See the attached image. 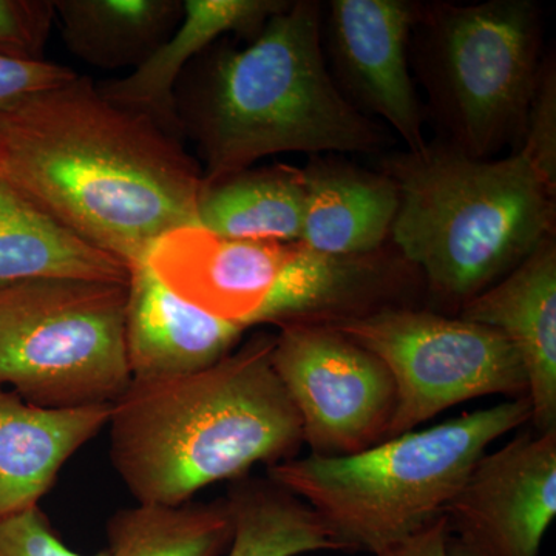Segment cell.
<instances>
[{
    "label": "cell",
    "mask_w": 556,
    "mask_h": 556,
    "mask_svg": "<svg viewBox=\"0 0 556 556\" xmlns=\"http://www.w3.org/2000/svg\"><path fill=\"white\" fill-rule=\"evenodd\" d=\"M0 179L126 265L169 230L199 225L203 174L181 138L86 76L0 115Z\"/></svg>",
    "instance_id": "cell-1"
},
{
    "label": "cell",
    "mask_w": 556,
    "mask_h": 556,
    "mask_svg": "<svg viewBox=\"0 0 556 556\" xmlns=\"http://www.w3.org/2000/svg\"><path fill=\"white\" fill-rule=\"evenodd\" d=\"M324 7L294 0L243 49L215 42L182 72L175 104L197 148L203 185L285 152L368 153L388 144L340 93L321 46Z\"/></svg>",
    "instance_id": "cell-2"
},
{
    "label": "cell",
    "mask_w": 556,
    "mask_h": 556,
    "mask_svg": "<svg viewBox=\"0 0 556 556\" xmlns=\"http://www.w3.org/2000/svg\"><path fill=\"white\" fill-rule=\"evenodd\" d=\"M274 342L257 332L203 371L131 380L112 404L110 459L138 504L181 506L255 464L292 459L302 420L274 371Z\"/></svg>",
    "instance_id": "cell-3"
},
{
    "label": "cell",
    "mask_w": 556,
    "mask_h": 556,
    "mask_svg": "<svg viewBox=\"0 0 556 556\" xmlns=\"http://www.w3.org/2000/svg\"><path fill=\"white\" fill-rule=\"evenodd\" d=\"M379 170L399 195L390 243L444 308L459 313L555 237L556 186L521 152L477 160L439 141L388 153Z\"/></svg>",
    "instance_id": "cell-4"
},
{
    "label": "cell",
    "mask_w": 556,
    "mask_h": 556,
    "mask_svg": "<svg viewBox=\"0 0 556 556\" xmlns=\"http://www.w3.org/2000/svg\"><path fill=\"white\" fill-rule=\"evenodd\" d=\"M529 420V397L514 399L356 455L283 460L268 478L305 501L343 552L376 555L441 518L489 445Z\"/></svg>",
    "instance_id": "cell-5"
},
{
    "label": "cell",
    "mask_w": 556,
    "mask_h": 556,
    "mask_svg": "<svg viewBox=\"0 0 556 556\" xmlns=\"http://www.w3.org/2000/svg\"><path fill=\"white\" fill-rule=\"evenodd\" d=\"M543 16L532 0L417 2L409 64L445 142L492 160L517 152L541 68Z\"/></svg>",
    "instance_id": "cell-6"
},
{
    "label": "cell",
    "mask_w": 556,
    "mask_h": 556,
    "mask_svg": "<svg viewBox=\"0 0 556 556\" xmlns=\"http://www.w3.org/2000/svg\"><path fill=\"white\" fill-rule=\"evenodd\" d=\"M127 283L50 277L0 288V388L30 404H115L131 383Z\"/></svg>",
    "instance_id": "cell-7"
},
{
    "label": "cell",
    "mask_w": 556,
    "mask_h": 556,
    "mask_svg": "<svg viewBox=\"0 0 556 556\" xmlns=\"http://www.w3.org/2000/svg\"><path fill=\"white\" fill-rule=\"evenodd\" d=\"M328 328L367 348L390 369L397 405L387 439L471 399H521L529 391L515 346L495 329L459 316L407 306Z\"/></svg>",
    "instance_id": "cell-8"
},
{
    "label": "cell",
    "mask_w": 556,
    "mask_h": 556,
    "mask_svg": "<svg viewBox=\"0 0 556 556\" xmlns=\"http://www.w3.org/2000/svg\"><path fill=\"white\" fill-rule=\"evenodd\" d=\"M278 329L274 371L298 409L311 455H356L386 441L397 390L382 358L332 328Z\"/></svg>",
    "instance_id": "cell-9"
},
{
    "label": "cell",
    "mask_w": 556,
    "mask_h": 556,
    "mask_svg": "<svg viewBox=\"0 0 556 556\" xmlns=\"http://www.w3.org/2000/svg\"><path fill=\"white\" fill-rule=\"evenodd\" d=\"M450 556H538L556 517V431L478 460L445 508Z\"/></svg>",
    "instance_id": "cell-10"
},
{
    "label": "cell",
    "mask_w": 556,
    "mask_h": 556,
    "mask_svg": "<svg viewBox=\"0 0 556 556\" xmlns=\"http://www.w3.org/2000/svg\"><path fill=\"white\" fill-rule=\"evenodd\" d=\"M417 2L331 0L321 21L340 93L364 113L386 119L409 152L427 148L426 110L409 72V35Z\"/></svg>",
    "instance_id": "cell-11"
},
{
    "label": "cell",
    "mask_w": 556,
    "mask_h": 556,
    "mask_svg": "<svg viewBox=\"0 0 556 556\" xmlns=\"http://www.w3.org/2000/svg\"><path fill=\"white\" fill-rule=\"evenodd\" d=\"M424 278L393 244L362 254H325L289 244L280 276L244 327H329L391 308H407ZM426 289V287H424Z\"/></svg>",
    "instance_id": "cell-12"
},
{
    "label": "cell",
    "mask_w": 556,
    "mask_h": 556,
    "mask_svg": "<svg viewBox=\"0 0 556 556\" xmlns=\"http://www.w3.org/2000/svg\"><path fill=\"white\" fill-rule=\"evenodd\" d=\"M289 244L225 239L188 225L161 236L144 258L179 299L244 327L280 276Z\"/></svg>",
    "instance_id": "cell-13"
},
{
    "label": "cell",
    "mask_w": 556,
    "mask_h": 556,
    "mask_svg": "<svg viewBox=\"0 0 556 556\" xmlns=\"http://www.w3.org/2000/svg\"><path fill=\"white\" fill-rule=\"evenodd\" d=\"M126 332L131 380L178 378L229 356L247 328L190 305L170 291L146 258L127 265Z\"/></svg>",
    "instance_id": "cell-14"
},
{
    "label": "cell",
    "mask_w": 556,
    "mask_h": 556,
    "mask_svg": "<svg viewBox=\"0 0 556 556\" xmlns=\"http://www.w3.org/2000/svg\"><path fill=\"white\" fill-rule=\"evenodd\" d=\"M457 316L501 332L525 365L538 434L556 431V241L538 247Z\"/></svg>",
    "instance_id": "cell-15"
},
{
    "label": "cell",
    "mask_w": 556,
    "mask_h": 556,
    "mask_svg": "<svg viewBox=\"0 0 556 556\" xmlns=\"http://www.w3.org/2000/svg\"><path fill=\"white\" fill-rule=\"evenodd\" d=\"M112 405L47 408L0 388V518L39 506L65 463L109 426Z\"/></svg>",
    "instance_id": "cell-16"
},
{
    "label": "cell",
    "mask_w": 556,
    "mask_h": 556,
    "mask_svg": "<svg viewBox=\"0 0 556 556\" xmlns=\"http://www.w3.org/2000/svg\"><path fill=\"white\" fill-rule=\"evenodd\" d=\"M288 5L289 0H185L181 20L163 46L126 78L98 87L109 100L181 138L175 89L190 62L228 33L254 39Z\"/></svg>",
    "instance_id": "cell-17"
},
{
    "label": "cell",
    "mask_w": 556,
    "mask_h": 556,
    "mask_svg": "<svg viewBox=\"0 0 556 556\" xmlns=\"http://www.w3.org/2000/svg\"><path fill=\"white\" fill-rule=\"evenodd\" d=\"M305 212L299 243L325 254H362L386 247L396 218V186L382 172L339 156H311L303 167Z\"/></svg>",
    "instance_id": "cell-18"
},
{
    "label": "cell",
    "mask_w": 556,
    "mask_h": 556,
    "mask_svg": "<svg viewBox=\"0 0 556 556\" xmlns=\"http://www.w3.org/2000/svg\"><path fill=\"white\" fill-rule=\"evenodd\" d=\"M50 277L127 283L129 269L0 179V288Z\"/></svg>",
    "instance_id": "cell-19"
},
{
    "label": "cell",
    "mask_w": 556,
    "mask_h": 556,
    "mask_svg": "<svg viewBox=\"0 0 556 556\" xmlns=\"http://www.w3.org/2000/svg\"><path fill=\"white\" fill-rule=\"evenodd\" d=\"M303 212V170L277 163L201 185L197 223L225 239L295 243Z\"/></svg>",
    "instance_id": "cell-20"
},
{
    "label": "cell",
    "mask_w": 556,
    "mask_h": 556,
    "mask_svg": "<svg viewBox=\"0 0 556 556\" xmlns=\"http://www.w3.org/2000/svg\"><path fill=\"white\" fill-rule=\"evenodd\" d=\"M62 38L100 68L139 67L177 28L179 0H53Z\"/></svg>",
    "instance_id": "cell-21"
},
{
    "label": "cell",
    "mask_w": 556,
    "mask_h": 556,
    "mask_svg": "<svg viewBox=\"0 0 556 556\" xmlns=\"http://www.w3.org/2000/svg\"><path fill=\"white\" fill-rule=\"evenodd\" d=\"M233 536L228 556L343 552L316 511L269 478H241L228 496Z\"/></svg>",
    "instance_id": "cell-22"
},
{
    "label": "cell",
    "mask_w": 556,
    "mask_h": 556,
    "mask_svg": "<svg viewBox=\"0 0 556 556\" xmlns=\"http://www.w3.org/2000/svg\"><path fill=\"white\" fill-rule=\"evenodd\" d=\"M233 536L228 501L138 504L108 522L109 556H219Z\"/></svg>",
    "instance_id": "cell-23"
},
{
    "label": "cell",
    "mask_w": 556,
    "mask_h": 556,
    "mask_svg": "<svg viewBox=\"0 0 556 556\" xmlns=\"http://www.w3.org/2000/svg\"><path fill=\"white\" fill-rule=\"evenodd\" d=\"M517 152L552 186H556V67L555 58L541 62L535 91L527 113L525 137Z\"/></svg>",
    "instance_id": "cell-24"
},
{
    "label": "cell",
    "mask_w": 556,
    "mask_h": 556,
    "mask_svg": "<svg viewBox=\"0 0 556 556\" xmlns=\"http://www.w3.org/2000/svg\"><path fill=\"white\" fill-rule=\"evenodd\" d=\"M54 20L50 0H0V54L43 61V47Z\"/></svg>",
    "instance_id": "cell-25"
},
{
    "label": "cell",
    "mask_w": 556,
    "mask_h": 556,
    "mask_svg": "<svg viewBox=\"0 0 556 556\" xmlns=\"http://www.w3.org/2000/svg\"><path fill=\"white\" fill-rule=\"evenodd\" d=\"M0 556H86L72 551L54 532L39 506L0 518ZM91 556H109L108 551Z\"/></svg>",
    "instance_id": "cell-26"
},
{
    "label": "cell",
    "mask_w": 556,
    "mask_h": 556,
    "mask_svg": "<svg viewBox=\"0 0 556 556\" xmlns=\"http://www.w3.org/2000/svg\"><path fill=\"white\" fill-rule=\"evenodd\" d=\"M78 73L47 61H22L0 54V115L14 105L51 87L75 78Z\"/></svg>",
    "instance_id": "cell-27"
},
{
    "label": "cell",
    "mask_w": 556,
    "mask_h": 556,
    "mask_svg": "<svg viewBox=\"0 0 556 556\" xmlns=\"http://www.w3.org/2000/svg\"><path fill=\"white\" fill-rule=\"evenodd\" d=\"M447 519L444 515L407 540L371 556H450Z\"/></svg>",
    "instance_id": "cell-28"
}]
</instances>
